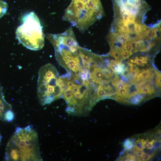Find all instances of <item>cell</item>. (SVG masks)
I'll return each mask as SVG.
<instances>
[{
  "mask_svg": "<svg viewBox=\"0 0 161 161\" xmlns=\"http://www.w3.org/2000/svg\"><path fill=\"white\" fill-rule=\"evenodd\" d=\"M113 8L118 14H126L138 18L150 8L145 0H112Z\"/></svg>",
  "mask_w": 161,
  "mask_h": 161,
  "instance_id": "cell-6",
  "label": "cell"
},
{
  "mask_svg": "<svg viewBox=\"0 0 161 161\" xmlns=\"http://www.w3.org/2000/svg\"><path fill=\"white\" fill-rule=\"evenodd\" d=\"M122 47L125 50L128 52H131L133 49L130 44L123 45Z\"/></svg>",
  "mask_w": 161,
  "mask_h": 161,
  "instance_id": "cell-16",
  "label": "cell"
},
{
  "mask_svg": "<svg viewBox=\"0 0 161 161\" xmlns=\"http://www.w3.org/2000/svg\"><path fill=\"white\" fill-rule=\"evenodd\" d=\"M6 161L42 160L37 133L30 125L16 127L6 147Z\"/></svg>",
  "mask_w": 161,
  "mask_h": 161,
  "instance_id": "cell-1",
  "label": "cell"
},
{
  "mask_svg": "<svg viewBox=\"0 0 161 161\" xmlns=\"http://www.w3.org/2000/svg\"><path fill=\"white\" fill-rule=\"evenodd\" d=\"M156 30L155 28L147 30L146 32V36L149 38L155 37L156 35Z\"/></svg>",
  "mask_w": 161,
  "mask_h": 161,
  "instance_id": "cell-14",
  "label": "cell"
},
{
  "mask_svg": "<svg viewBox=\"0 0 161 161\" xmlns=\"http://www.w3.org/2000/svg\"><path fill=\"white\" fill-rule=\"evenodd\" d=\"M56 67L48 64L41 67L38 72L37 95L42 105L49 104L63 95L58 83L60 77Z\"/></svg>",
  "mask_w": 161,
  "mask_h": 161,
  "instance_id": "cell-4",
  "label": "cell"
},
{
  "mask_svg": "<svg viewBox=\"0 0 161 161\" xmlns=\"http://www.w3.org/2000/svg\"><path fill=\"white\" fill-rule=\"evenodd\" d=\"M160 129L157 128L129 138L123 144L122 155L125 161H147L157 155L160 148Z\"/></svg>",
  "mask_w": 161,
  "mask_h": 161,
  "instance_id": "cell-2",
  "label": "cell"
},
{
  "mask_svg": "<svg viewBox=\"0 0 161 161\" xmlns=\"http://www.w3.org/2000/svg\"><path fill=\"white\" fill-rule=\"evenodd\" d=\"M101 70L105 78H109L113 76L112 73L109 70L106 69H103Z\"/></svg>",
  "mask_w": 161,
  "mask_h": 161,
  "instance_id": "cell-15",
  "label": "cell"
},
{
  "mask_svg": "<svg viewBox=\"0 0 161 161\" xmlns=\"http://www.w3.org/2000/svg\"><path fill=\"white\" fill-rule=\"evenodd\" d=\"M129 64L130 67V71L139 69L138 68L135 64H133L132 63H129Z\"/></svg>",
  "mask_w": 161,
  "mask_h": 161,
  "instance_id": "cell-17",
  "label": "cell"
},
{
  "mask_svg": "<svg viewBox=\"0 0 161 161\" xmlns=\"http://www.w3.org/2000/svg\"><path fill=\"white\" fill-rule=\"evenodd\" d=\"M140 59L145 64H147L148 63V59L147 57H145L141 56L140 57Z\"/></svg>",
  "mask_w": 161,
  "mask_h": 161,
  "instance_id": "cell-21",
  "label": "cell"
},
{
  "mask_svg": "<svg viewBox=\"0 0 161 161\" xmlns=\"http://www.w3.org/2000/svg\"><path fill=\"white\" fill-rule=\"evenodd\" d=\"M138 59V58L137 57H136L134 59H131L130 61L131 63H135L136 61Z\"/></svg>",
  "mask_w": 161,
  "mask_h": 161,
  "instance_id": "cell-22",
  "label": "cell"
},
{
  "mask_svg": "<svg viewBox=\"0 0 161 161\" xmlns=\"http://www.w3.org/2000/svg\"><path fill=\"white\" fill-rule=\"evenodd\" d=\"M89 78L92 79L93 82L96 83H99L103 77L104 75L102 70L97 66L89 71Z\"/></svg>",
  "mask_w": 161,
  "mask_h": 161,
  "instance_id": "cell-7",
  "label": "cell"
},
{
  "mask_svg": "<svg viewBox=\"0 0 161 161\" xmlns=\"http://www.w3.org/2000/svg\"></svg>",
  "mask_w": 161,
  "mask_h": 161,
  "instance_id": "cell-23",
  "label": "cell"
},
{
  "mask_svg": "<svg viewBox=\"0 0 161 161\" xmlns=\"http://www.w3.org/2000/svg\"><path fill=\"white\" fill-rule=\"evenodd\" d=\"M106 93V90L102 85L99 86L98 88L97 91V96L98 99L103 98Z\"/></svg>",
  "mask_w": 161,
  "mask_h": 161,
  "instance_id": "cell-13",
  "label": "cell"
},
{
  "mask_svg": "<svg viewBox=\"0 0 161 161\" xmlns=\"http://www.w3.org/2000/svg\"><path fill=\"white\" fill-rule=\"evenodd\" d=\"M111 64L109 66L114 72H121L123 70V66L118 61H111Z\"/></svg>",
  "mask_w": 161,
  "mask_h": 161,
  "instance_id": "cell-9",
  "label": "cell"
},
{
  "mask_svg": "<svg viewBox=\"0 0 161 161\" xmlns=\"http://www.w3.org/2000/svg\"><path fill=\"white\" fill-rule=\"evenodd\" d=\"M63 94L67 102H69L73 97L70 85L64 91Z\"/></svg>",
  "mask_w": 161,
  "mask_h": 161,
  "instance_id": "cell-10",
  "label": "cell"
},
{
  "mask_svg": "<svg viewBox=\"0 0 161 161\" xmlns=\"http://www.w3.org/2000/svg\"><path fill=\"white\" fill-rule=\"evenodd\" d=\"M154 76V74L150 70L142 71L136 76V81L138 82L150 80Z\"/></svg>",
  "mask_w": 161,
  "mask_h": 161,
  "instance_id": "cell-8",
  "label": "cell"
},
{
  "mask_svg": "<svg viewBox=\"0 0 161 161\" xmlns=\"http://www.w3.org/2000/svg\"><path fill=\"white\" fill-rule=\"evenodd\" d=\"M14 113L12 109H10L5 113L4 116V120L7 122L11 121L14 119Z\"/></svg>",
  "mask_w": 161,
  "mask_h": 161,
  "instance_id": "cell-12",
  "label": "cell"
},
{
  "mask_svg": "<svg viewBox=\"0 0 161 161\" xmlns=\"http://www.w3.org/2000/svg\"><path fill=\"white\" fill-rule=\"evenodd\" d=\"M140 71L139 69L134 70L133 71H130V73H131V75L134 77H136L137 75L138 74Z\"/></svg>",
  "mask_w": 161,
  "mask_h": 161,
  "instance_id": "cell-18",
  "label": "cell"
},
{
  "mask_svg": "<svg viewBox=\"0 0 161 161\" xmlns=\"http://www.w3.org/2000/svg\"><path fill=\"white\" fill-rule=\"evenodd\" d=\"M23 23L16 30V34L19 41L30 49L38 50L44 44V35L39 18L33 12L23 18Z\"/></svg>",
  "mask_w": 161,
  "mask_h": 161,
  "instance_id": "cell-5",
  "label": "cell"
},
{
  "mask_svg": "<svg viewBox=\"0 0 161 161\" xmlns=\"http://www.w3.org/2000/svg\"><path fill=\"white\" fill-rule=\"evenodd\" d=\"M155 83L157 86L161 87V79L157 77L155 79Z\"/></svg>",
  "mask_w": 161,
  "mask_h": 161,
  "instance_id": "cell-19",
  "label": "cell"
},
{
  "mask_svg": "<svg viewBox=\"0 0 161 161\" xmlns=\"http://www.w3.org/2000/svg\"><path fill=\"white\" fill-rule=\"evenodd\" d=\"M136 64L139 66H144L145 64L140 59H138L136 61Z\"/></svg>",
  "mask_w": 161,
  "mask_h": 161,
  "instance_id": "cell-20",
  "label": "cell"
},
{
  "mask_svg": "<svg viewBox=\"0 0 161 161\" xmlns=\"http://www.w3.org/2000/svg\"><path fill=\"white\" fill-rule=\"evenodd\" d=\"M103 15L100 0H72L63 18L83 32Z\"/></svg>",
  "mask_w": 161,
  "mask_h": 161,
  "instance_id": "cell-3",
  "label": "cell"
},
{
  "mask_svg": "<svg viewBox=\"0 0 161 161\" xmlns=\"http://www.w3.org/2000/svg\"><path fill=\"white\" fill-rule=\"evenodd\" d=\"M8 7V4L6 1H0V18L6 13Z\"/></svg>",
  "mask_w": 161,
  "mask_h": 161,
  "instance_id": "cell-11",
  "label": "cell"
}]
</instances>
